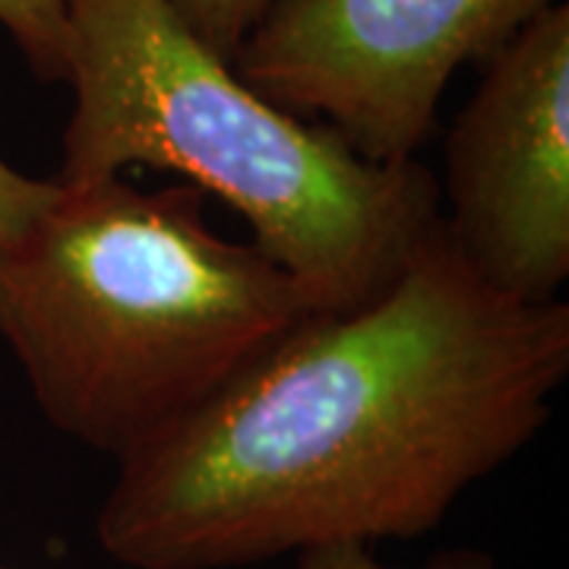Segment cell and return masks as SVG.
Here are the masks:
<instances>
[{"instance_id":"cell-1","label":"cell","mask_w":569,"mask_h":569,"mask_svg":"<svg viewBox=\"0 0 569 569\" xmlns=\"http://www.w3.org/2000/svg\"><path fill=\"white\" fill-rule=\"evenodd\" d=\"M567 373L569 305L490 291L437 219L383 295L310 313L121 459L96 538L130 569L421 538L541 433Z\"/></svg>"},{"instance_id":"cell-2","label":"cell","mask_w":569,"mask_h":569,"mask_svg":"<svg viewBox=\"0 0 569 569\" xmlns=\"http://www.w3.org/2000/svg\"><path fill=\"white\" fill-rule=\"evenodd\" d=\"M190 183L61 187L0 253V339L44 421L127 459L313 313L257 247L206 222Z\"/></svg>"},{"instance_id":"cell-3","label":"cell","mask_w":569,"mask_h":569,"mask_svg":"<svg viewBox=\"0 0 569 569\" xmlns=\"http://www.w3.org/2000/svg\"><path fill=\"white\" fill-rule=\"evenodd\" d=\"M67 22L61 187L130 168L178 174L250 224V244L301 284L313 313L383 295L440 219L427 164L367 162L332 127L276 108L171 0H67Z\"/></svg>"},{"instance_id":"cell-4","label":"cell","mask_w":569,"mask_h":569,"mask_svg":"<svg viewBox=\"0 0 569 569\" xmlns=\"http://www.w3.org/2000/svg\"><path fill=\"white\" fill-rule=\"evenodd\" d=\"M553 3L269 0L231 67L276 108L332 127L367 162H408L452 73L485 67Z\"/></svg>"},{"instance_id":"cell-5","label":"cell","mask_w":569,"mask_h":569,"mask_svg":"<svg viewBox=\"0 0 569 569\" xmlns=\"http://www.w3.org/2000/svg\"><path fill=\"white\" fill-rule=\"evenodd\" d=\"M443 234L519 305H553L569 279V3L503 44L443 142Z\"/></svg>"},{"instance_id":"cell-6","label":"cell","mask_w":569,"mask_h":569,"mask_svg":"<svg viewBox=\"0 0 569 569\" xmlns=\"http://www.w3.org/2000/svg\"><path fill=\"white\" fill-rule=\"evenodd\" d=\"M0 26L17 41L20 54L39 80H67V0H0Z\"/></svg>"},{"instance_id":"cell-7","label":"cell","mask_w":569,"mask_h":569,"mask_svg":"<svg viewBox=\"0 0 569 569\" xmlns=\"http://www.w3.org/2000/svg\"><path fill=\"white\" fill-rule=\"evenodd\" d=\"M171 7L197 39L231 61L266 13L269 0H171Z\"/></svg>"},{"instance_id":"cell-8","label":"cell","mask_w":569,"mask_h":569,"mask_svg":"<svg viewBox=\"0 0 569 569\" xmlns=\"http://www.w3.org/2000/svg\"><path fill=\"white\" fill-rule=\"evenodd\" d=\"M58 197V181L29 178L0 159V253L20 241Z\"/></svg>"},{"instance_id":"cell-9","label":"cell","mask_w":569,"mask_h":569,"mask_svg":"<svg viewBox=\"0 0 569 569\" xmlns=\"http://www.w3.org/2000/svg\"><path fill=\"white\" fill-rule=\"evenodd\" d=\"M295 569H392L380 563L367 545H323L295 553ZM421 569H497L488 550L447 548L437 550Z\"/></svg>"},{"instance_id":"cell-10","label":"cell","mask_w":569,"mask_h":569,"mask_svg":"<svg viewBox=\"0 0 569 569\" xmlns=\"http://www.w3.org/2000/svg\"><path fill=\"white\" fill-rule=\"evenodd\" d=\"M0 569H7V567H0Z\"/></svg>"}]
</instances>
